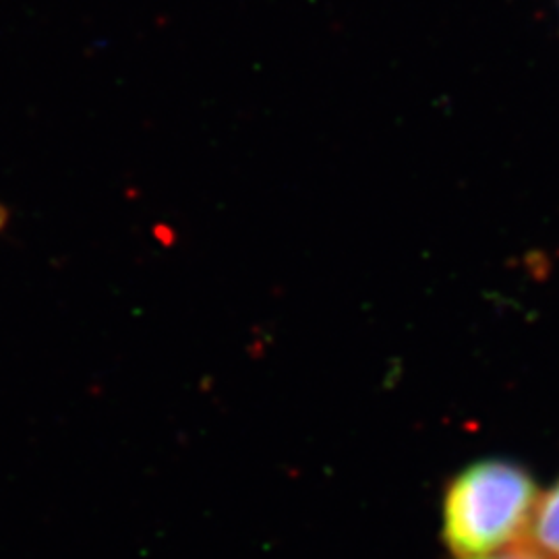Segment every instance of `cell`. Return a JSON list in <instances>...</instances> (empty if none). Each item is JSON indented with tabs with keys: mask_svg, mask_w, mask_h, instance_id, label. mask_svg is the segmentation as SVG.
<instances>
[{
	"mask_svg": "<svg viewBox=\"0 0 559 559\" xmlns=\"http://www.w3.org/2000/svg\"><path fill=\"white\" fill-rule=\"evenodd\" d=\"M537 485L514 462L483 460L450 483L443 539L452 556L477 559L520 543L537 503Z\"/></svg>",
	"mask_w": 559,
	"mask_h": 559,
	"instance_id": "1",
	"label": "cell"
},
{
	"mask_svg": "<svg viewBox=\"0 0 559 559\" xmlns=\"http://www.w3.org/2000/svg\"><path fill=\"white\" fill-rule=\"evenodd\" d=\"M520 545L543 559H559V480L535 503Z\"/></svg>",
	"mask_w": 559,
	"mask_h": 559,
	"instance_id": "2",
	"label": "cell"
},
{
	"mask_svg": "<svg viewBox=\"0 0 559 559\" xmlns=\"http://www.w3.org/2000/svg\"><path fill=\"white\" fill-rule=\"evenodd\" d=\"M477 559H543L540 556H537L533 549H528V547H524V545H520L516 543L514 547H510V549H506V551H501L498 556H485V558Z\"/></svg>",
	"mask_w": 559,
	"mask_h": 559,
	"instance_id": "3",
	"label": "cell"
}]
</instances>
